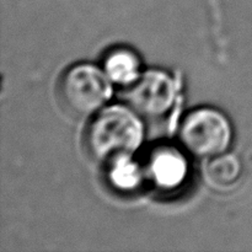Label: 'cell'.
I'll return each mask as SVG.
<instances>
[{
  "instance_id": "cell-8",
  "label": "cell",
  "mask_w": 252,
  "mask_h": 252,
  "mask_svg": "<svg viewBox=\"0 0 252 252\" xmlns=\"http://www.w3.org/2000/svg\"><path fill=\"white\" fill-rule=\"evenodd\" d=\"M108 167H110L111 180L120 189H134L145 176L143 166H138L133 161L132 158L121 160V161L115 162Z\"/></svg>"
},
{
  "instance_id": "cell-1",
  "label": "cell",
  "mask_w": 252,
  "mask_h": 252,
  "mask_svg": "<svg viewBox=\"0 0 252 252\" xmlns=\"http://www.w3.org/2000/svg\"><path fill=\"white\" fill-rule=\"evenodd\" d=\"M144 137L142 118L128 106L101 108L91 117L83 135V145L89 159L111 166L132 158Z\"/></svg>"
},
{
  "instance_id": "cell-3",
  "label": "cell",
  "mask_w": 252,
  "mask_h": 252,
  "mask_svg": "<svg viewBox=\"0 0 252 252\" xmlns=\"http://www.w3.org/2000/svg\"><path fill=\"white\" fill-rule=\"evenodd\" d=\"M179 138L185 149L201 159H212L226 152L233 139L228 118L211 107H201L185 116Z\"/></svg>"
},
{
  "instance_id": "cell-4",
  "label": "cell",
  "mask_w": 252,
  "mask_h": 252,
  "mask_svg": "<svg viewBox=\"0 0 252 252\" xmlns=\"http://www.w3.org/2000/svg\"><path fill=\"white\" fill-rule=\"evenodd\" d=\"M177 96L174 79L161 70L142 73L132 84L125 86L122 98L140 118L157 120L166 115Z\"/></svg>"
},
{
  "instance_id": "cell-2",
  "label": "cell",
  "mask_w": 252,
  "mask_h": 252,
  "mask_svg": "<svg viewBox=\"0 0 252 252\" xmlns=\"http://www.w3.org/2000/svg\"><path fill=\"white\" fill-rule=\"evenodd\" d=\"M112 81L103 69L75 64L62 74L57 95L62 108L74 117H89L103 107L112 94Z\"/></svg>"
},
{
  "instance_id": "cell-5",
  "label": "cell",
  "mask_w": 252,
  "mask_h": 252,
  "mask_svg": "<svg viewBox=\"0 0 252 252\" xmlns=\"http://www.w3.org/2000/svg\"><path fill=\"white\" fill-rule=\"evenodd\" d=\"M145 177L162 189L179 187L187 176V160L180 150L174 147H158L148 157L143 165Z\"/></svg>"
},
{
  "instance_id": "cell-6",
  "label": "cell",
  "mask_w": 252,
  "mask_h": 252,
  "mask_svg": "<svg viewBox=\"0 0 252 252\" xmlns=\"http://www.w3.org/2000/svg\"><path fill=\"white\" fill-rule=\"evenodd\" d=\"M103 71L112 83L123 88L132 84L140 75V63L132 51L117 48L111 51L103 61Z\"/></svg>"
},
{
  "instance_id": "cell-7",
  "label": "cell",
  "mask_w": 252,
  "mask_h": 252,
  "mask_svg": "<svg viewBox=\"0 0 252 252\" xmlns=\"http://www.w3.org/2000/svg\"><path fill=\"white\" fill-rule=\"evenodd\" d=\"M241 162L233 154L217 155L212 158L206 167V177L213 186L226 189L236 184L241 175Z\"/></svg>"
}]
</instances>
